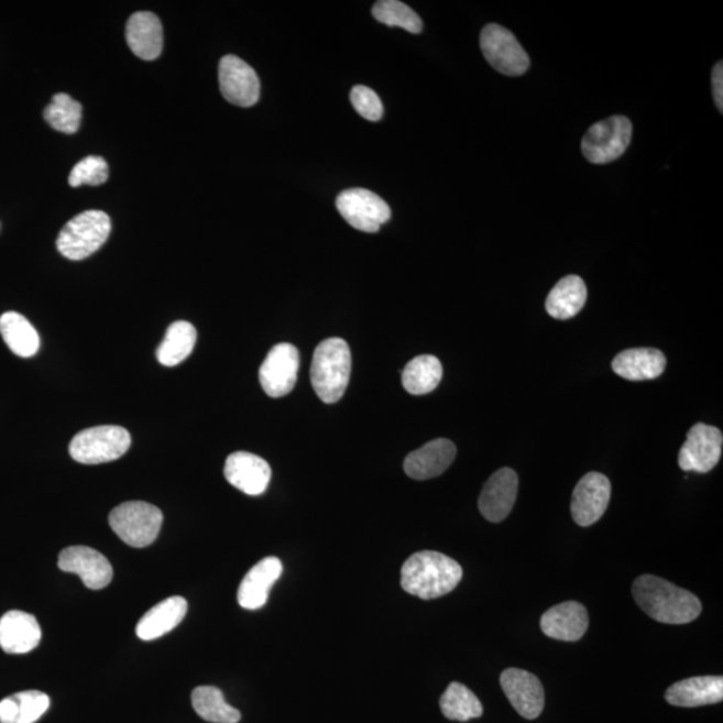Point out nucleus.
<instances>
[{
	"label": "nucleus",
	"mask_w": 723,
	"mask_h": 723,
	"mask_svg": "<svg viewBox=\"0 0 723 723\" xmlns=\"http://www.w3.org/2000/svg\"><path fill=\"white\" fill-rule=\"evenodd\" d=\"M636 604L653 617L666 624H686L702 613V604L693 592L654 574H642L633 584Z\"/></svg>",
	"instance_id": "f257e3e1"
},
{
	"label": "nucleus",
	"mask_w": 723,
	"mask_h": 723,
	"mask_svg": "<svg viewBox=\"0 0 723 723\" xmlns=\"http://www.w3.org/2000/svg\"><path fill=\"white\" fill-rule=\"evenodd\" d=\"M461 579L459 562L432 551L412 555L401 571L402 589L424 601L447 595L460 584Z\"/></svg>",
	"instance_id": "f03ea898"
},
{
	"label": "nucleus",
	"mask_w": 723,
	"mask_h": 723,
	"mask_svg": "<svg viewBox=\"0 0 723 723\" xmlns=\"http://www.w3.org/2000/svg\"><path fill=\"white\" fill-rule=\"evenodd\" d=\"M351 375V351L341 338L325 339L315 349L311 383L325 404H336L344 395Z\"/></svg>",
	"instance_id": "7ed1b4c3"
},
{
	"label": "nucleus",
	"mask_w": 723,
	"mask_h": 723,
	"mask_svg": "<svg viewBox=\"0 0 723 723\" xmlns=\"http://www.w3.org/2000/svg\"><path fill=\"white\" fill-rule=\"evenodd\" d=\"M111 221L102 211H85L73 218L62 228L57 249L70 261L78 262L97 252L108 240Z\"/></svg>",
	"instance_id": "20e7f679"
},
{
	"label": "nucleus",
	"mask_w": 723,
	"mask_h": 723,
	"mask_svg": "<svg viewBox=\"0 0 723 723\" xmlns=\"http://www.w3.org/2000/svg\"><path fill=\"white\" fill-rule=\"evenodd\" d=\"M132 437L116 425H101L79 431L73 438L69 453L73 460L85 465H98L119 460L131 448Z\"/></svg>",
	"instance_id": "39448f33"
},
{
	"label": "nucleus",
	"mask_w": 723,
	"mask_h": 723,
	"mask_svg": "<svg viewBox=\"0 0 723 723\" xmlns=\"http://www.w3.org/2000/svg\"><path fill=\"white\" fill-rule=\"evenodd\" d=\"M163 521V512L145 502L123 503L109 515L113 533L134 548L151 546L157 539Z\"/></svg>",
	"instance_id": "423d86ee"
},
{
	"label": "nucleus",
	"mask_w": 723,
	"mask_h": 723,
	"mask_svg": "<svg viewBox=\"0 0 723 723\" xmlns=\"http://www.w3.org/2000/svg\"><path fill=\"white\" fill-rule=\"evenodd\" d=\"M633 139V123L623 116L596 122L582 141V152L591 164L613 163L627 151Z\"/></svg>",
	"instance_id": "0eeeda50"
},
{
	"label": "nucleus",
	"mask_w": 723,
	"mask_h": 723,
	"mask_svg": "<svg viewBox=\"0 0 723 723\" xmlns=\"http://www.w3.org/2000/svg\"><path fill=\"white\" fill-rule=\"evenodd\" d=\"M482 54L494 70L504 76H523L529 69V57L508 29L500 24H486L481 31Z\"/></svg>",
	"instance_id": "6e6552de"
},
{
	"label": "nucleus",
	"mask_w": 723,
	"mask_h": 723,
	"mask_svg": "<svg viewBox=\"0 0 723 723\" xmlns=\"http://www.w3.org/2000/svg\"><path fill=\"white\" fill-rule=\"evenodd\" d=\"M337 208L352 228L366 233L379 232L392 218L387 202L372 190L362 188L343 190L338 196Z\"/></svg>",
	"instance_id": "1a4fd4ad"
},
{
	"label": "nucleus",
	"mask_w": 723,
	"mask_h": 723,
	"mask_svg": "<svg viewBox=\"0 0 723 723\" xmlns=\"http://www.w3.org/2000/svg\"><path fill=\"white\" fill-rule=\"evenodd\" d=\"M299 364V351L294 344L274 346L259 370V380L265 394L281 398L292 393L298 381Z\"/></svg>",
	"instance_id": "9d476101"
},
{
	"label": "nucleus",
	"mask_w": 723,
	"mask_h": 723,
	"mask_svg": "<svg viewBox=\"0 0 723 723\" xmlns=\"http://www.w3.org/2000/svg\"><path fill=\"white\" fill-rule=\"evenodd\" d=\"M723 436L714 426L695 424L688 432L678 456V463L684 472L708 473L721 460Z\"/></svg>",
	"instance_id": "9b49d317"
},
{
	"label": "nucleus",
	"mask_w": 723,
	"mask_h": 723,
	"mask_svg": "<svg viewBox=\"0 0 723 723\" xmlns=\"http://www.w3.org/2000/svg\"><path fill=\"white\" fill-rule=\"evenodd\" d=\"M222 97L241 108L253 107L261 97V80L252 67L234 55H226L219 64Z\"/></svg>",
	"instance_id": "f8f14e48"
},
{
	"label": "nucleus",
	"mask_w": 723,
	"mask_h": 723,
	"mask_svg": "<svg viewBox=\"0 0 723 723\" xmlns=\"http://www.w3.org/2000/svg\"><path fill=\"white\" fill-rule=\"evenodd\" d=\"M611 499V482L604 474L590 472L578 482L571 502L574 523L590 527L601 521Z\"/></svg>",
	"instance_id": "ddd939ff"
},
{
	"label": "nucleus",
	"mask_w": 723,
	"mask_h": 723,
	"mask_svg": "<svg viewBox=\"0 0 723 723\" xmlns=\"http://www.w3.org/2000/svg\"><path fill=\"white\" fill-rule=\"evenodd\" d=\"M61 571L77 573L90 590H102L113 579V567L101 552L90 547L74 546L59 554Z\"/></svg>",
	"instance_id": "4468645a"
},
{
	"label": "nucleus",
	"mask_w": 723,
	"mask_h": 723,
	"mask_svg": "<svg viewBox=\"0 0 723 723\" xmlns=\"http://www.w3.org/2000/svg\"><path fill=\"white\" fill-rule=\"evenodd\" d=\"M500 683L512 706L525 720H536L543 713L546 697L540 679L534 673L506 669L500 677Z\"/></svg>",
	"instance_id": "2eb2a0df"
},
{
	"label": "nucleus",
	"mask_w": 723,
	"mask_h": 723,
	"mask_svg": "<svg viewBox=\"0 0 723 723\" xmlns=\"http://www.w3.org/2000/svg\"><path fill=\"white\" fill-rule=\"evenodd\" d=\"M518 478L511 468H502L486 481L479 499L481 515L491 523L505 521L516 503Z\"/></svg>",
	"instance_id": "dca6fc26"
},
{
	"label": "nucleus",
	"mask_w": 723,
	"mask_h": 723,
	"mask_svg": "<svg viewBox=\"0 0 723 723\" xmlns=\"http://www.w3.org/2000/svg\"><path fill=\"white\" fill-rule=\"evenodd\" d=\"M228 482L237 490L259 496L267 490L271 480L270 463L256 454L237 452L228 457L224 467Z\"/></svg>",
	"instance_id": "f3484780"
},
{
	"label": "nucleus",
	"mask_w": 723,
	"mask_h": 723,
	"mask_svg": "<svg viewBox=\"0 0 723 723\" xmlns=\"http://www.w3.org/2000/svg\"><path fill=\"white\" fill-rule=\"evenodd\" d=\"M456 454L457 449L452 441L437 438L406 457L405 473L418 481L435 479L452 465Z\"/></svg>",
	"instance_id": "a211bd4d"
},
{
	"label": "nucleus",
	"mask_w": 723,
	"mask_h": 723,
	"mask_svg": "<svg viewBox=\"0 0 723 723\" xmlns=\"http://www.w3.org/2000/svg\"><path fill=\"white\" fill-rule=\"evenodd\" d=\"M589 613L582 603L565 602L554 605L544 613L540 621L541 632L548 638L562 642H577L589 629Z\"/></svg>",
	"instance_id": "6ab92c4d"
},
{
	"label": "nucleus",
	"mask_w": 723,
	"mask_h": 723,
	"mask_svg": "<svg viewBox=\"0 0 723 723\" xmlns=\"http://www.w3.org/2000/svg\"><path fill=\"white\" fill-rule=\"evenodd\" d=\"M42 632L34 615L12 610L0 617V647L8 654H28L39 647Z\"/></svg>",
	"instance_id": "aec40b11"
},
{
	"label": "nucleus",
	"mask_w": 723,
	"mask_h": 723,
	"mask_svg": "<svg viewBox=\"0 0 723 723\" xmlns=\"http://www.w3.org/2000/svg\"><path fill=\"white\" fill-rule=\"evenodd\" d=\"M282 561L274 556L265 558L253 566L245 574L238 592V602L245 610L262 609L269 601V593L282 577Z\"/></svg>",
	"instance_id": "412c9836"
},
{
	"label": "nucleus",
	"mask_w": 723,
	"mask_h": 723,
	"mask_svg": "<svg viewBox=\"0 0 723 723\" xmlns=\"http://www.w3.org/2000/svg\"><path fill=\"white\" fill-rule=\"evenodd\" d=\"M666 701L677 708H700L723 700V677L704 676L683 679L667 689Z\"/></svg>",
	"instance_id": "4be33fe9"
},
{
	"label": "nucleus",
	"mask_w": 723,
	"mask_h": 723,
	"mask_svg": "<svg viewBox=\"0 0 723 723\" xmlns=\"http://www.w3.org/2000/svg\"><path fill=\"white\" fill-rule=\"evenodd\" d=\"M127 42L139 58L157 59L164 46L163 24L158 17L152 12H135L127 24Z\"/></svg>",
	"instance_id": "5701e85b"
},
{
	"label": "nucleus",
	"mask_w": 723,
	"mask_h": 723,
	"mask_svg": "<svg viewBox=\"0 0 723 723\" xmlns=\"http://www.w3.org/2000/svg\"><path fill=\"white\" fill-rule=\"evenodd\" d=\"M188 613V603L182 596H171L154 605L141 617L135 627L141 640H154L168 634L180 624Z\"/></svg>",
	"instance_id": "b1692460"
},
{
	"label": "nucleus",
	"mask_w": 723,
	"mask_h": 723,
	"mask_svg": "<svg viewBox=\"0 0 723 723\" xmlns=\"http://www.w3.org/2000/svg\"><path fill=\"white\" fill-rule=\"evenodd\" d=\"M614 372L628 381H650L662 375L666 357L657 349H629L615 357Z\"/></svg>",
	"instance_id": "393cba45"
},
{
	"label": "nucleus",
	"mask_w": 723,
	"mask_h": 723,
	"mask_svg": "<svg viewBox=\"0 0 723 723\" xmlns=\"http://www.w3.org/2000/svg\"><path fill=\"white\" fill-rule=\"evenodd\" d=\"M587 287L582 277L568 275L556 284L546 300V310L555 319H571L583 310Z\"/></svg>",
	"instance_id": "a878e982"
},
{
	"label": "nucleus",
	"mask_w": 723,
	"mask_h": 723,
	"mask_svg": "<svg viewBox=\"0 0 723 723\" xmlns=\"http://www.w3.org/2000/svg\"><path fill=\"white\" fill-rule=\"evenodd\" d=\"M51 708V698L39 690L21 691L0 702V723H35Z\"/></svg>",
	"instance_id": "bb28decb"
},
{
	"label": "nucleus",
	"mask_w": 723,
	"mask_h": 723,
	"mask_svg": "<svg viewBox=\"0 0 723 723\" xmlns=\"http://www.w3.org/2000/svg\"><path fill=\"white\" fill-rule=\"evenodd\" d=\"M0 333L15 355L31 358L40 350L41 341L34 326L23 315L10 311L0 317Z\"/></svg>",
	"instance_id": "cd10ccee"
},
{
	"label": "nucleus",
	"mask_w": 723,
	"mask_h": 723,
	"mask_svg": "<svg viewBox=\"0 0 723 723\" xmlns=\"http://www.w3.org/2000/svg\"><path fill=\"white\" fill-rule=\"evenodd\" d=\"M197 331L189 321L178 320L169 326L163 343L157 349V360L166 368L177 366L195 349Z\"/></svg>",
	"instance_id": "c85d7f7f"
},
{
	"label": "nucleus",
	"mask_w": 723,
	"mask_h": 723,
	"mask_svg": "<svg viewBox=\"0 0 723 723\" xmlns=\"http://www.w3.org/2000/svg\"><path fill=\"white\" fill-rule=\"evenodd\" d=\"M442 380V364L432 355H419L406 364L402 372V385L413 395L436 391Z\"/></svg>",
	"instance_id": "c756f323"
},
{
	"label": "nucleus",
	"mask_w": 723,
	"mask_h": 723,
	"mask_svg": "<svg viewBox=\"0 0 723 723\" xmlns=\"http://www.w3.org/2000/svg\"><path fill=\"white\" fill-rule=\"evenodd\" d=\"M191 706L204 721L212 723H238L241 713L226 702L224 694L215 686H199L191 693Z\"/></svg>",
	"instance_id": "7c9ffc66"
},
{
	"label": "nucleus",
	"mask_w": 723,
	"mask_h": 723,
	"mask_svg": "<svg viewBox=\"0 0 723 723\" xmlns=\"http://www.w3.org/2000/svg\"><path fill=\"white\" fill-rule=\"evenodd\" d=\"M441 712L450 721L467 722L480 719L484 708L479 698L465 684L452 682L440 700Z\"/></svg>",
	"instance_id": "2f4dec72"
},
{
	"label": "nucleus",
	"mask_w": 723,
	"mask_h": 723,
	"mask_svg": "<svg viewBox=\"0 0 723 723\" xmlns=\"http://www.w3.org/2000/svg\"><path fill=\"white\" fill-rule=\"evenodd\" d=\"M45 120L55 131L66 134L78 132L83 120V107L69 95L58 92L53 97L52 103L45 109Z\"/></svg>",
	"instance_id": "473e14b6"
},
{
	"label": "nucleus",
	"mask_w": 723,
	"mask_h": 723,
	"mask_svg": "<svg viewBox=\"0 0 723 723\" xmlns=\"http://www.w3.org/2000/svg\"><path fill=\"white\" fill-rule=\"evenodd\" d=\"M373 15L376 21L386 24L388 28H401L412 34L421 33L424 28L421 18L409 6L398 2V0L376 2L373 8Z\"/></svg>",
	"instance_id": "72a5a7b5"
},
{
	"label": "nucleus",
	"mask_w": 723,
	"mask_h": 723,
	"mask_svg": "<svg viewBox=\"0 0 723 723\" xmlns=\"http://www.w3.org/2000/svg\"><path fill=\"white\" fill-rule=\"evenodd\" d=\"M109 177V168L107 161L100 156H88L80 160L74 166L69 176V184L73 188H78L80 185H91L98 187L107 183Z\"/></svg>",
	"instance_id": "f704fd0d"
},
{
	"label": "nucleus",
	"mask_w": 723,
	"mask_h": 723,
	"mask_svg": "<svg viewBox=\"0 0 723 723\" xmlns=\"http://www.w3.org/2000/svg\"><path fill=\"white\" fill-rule=\"evenodd\" d=\"M350 100L357 113L368 121H380L383 116V105L376 92L368 86L357 85L350 92Z\"/></svg>",
	"instance_id": "c9c22d12"
},
{
	"label": "nucleus",
	"mask_w": 723,
	"mask_h": 723,
	"mask_svg": "<svg viewBox=\"0 0 723 723\" xmlns=\"http://www.w3.org/2000/svg\"><path fill=\"white\" fill-rule=\"evenodd\" d=\"M712 85H713V96L719 109L722 113L723 111V64L722 61L714 66L712 74Z\"/></svg>",
	"instance_id": "e433bc0d"
}]
</instances>
